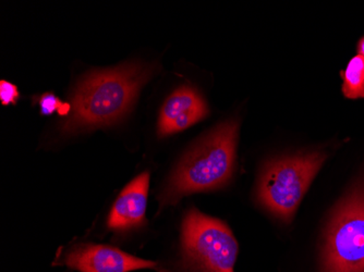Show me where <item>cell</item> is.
<instances>
[{
    "mask_svg": "<svg viewBox=\"0 0 364 272\" xmlns=\"http://www.w3.org/2000/svg\"><path fill=\"white\" fill-rule=\"evenodd\" d=\"M154 72L152 67L129 63L87 75L77 85L65 132L108 126L130 109L141 87Z\"/></svg>",
    "mask_w": 364,
    "mask_h": 272,
    "instance_id": "6da1fadb",
    "label": "cell"
},
{
    "mask_svg": "<svg viewBox=\"0 0 364 272\" xmlns=\"http://www.w3.org/2000/svg\"><path fill=\"white\" fill-rule=\"evenodd\" d=\"M238 130L237 120L224 122L183 157L161 194V207L176 205L190 194L220 189L231 179Z\"/></svg>",
    "mask_w": 364,
    "mask_h": 272,
    "instance_id": "7a4b0ae2",
    "label": "cell"
},
{
    "mask_svg": "<svg viewBox=\"0 0 364 272\" xmlns=\"http://www.w3.org/2000/svg\"><path fill=\"white\" fill-rule=\"evenodd\" d=\"M326 157L322 151H314L267 163L257 185L259 204L289 224Z\"/></svg>",
    "mask_w": 364,
    "mask_h": 272,
    "instance_id": "3957f363",
    "label": "cell"
},
{
    "mask_svg": "<svg viewBox=\"0 0 364 272\" xmlns=\"http://www.w3.org/2000/svg\"><path fill=\"white\" fill-rule=\"evenodd\" d=\"M322 272H364V175L339 202L329 221Z\"/></svg>",
    "mask_w": 364,
    "mask_h": 272,
    "instance_id": "277c9868",
    "label": "cell"
},
{
    "mask_svg": "<svg viewBox=\"0 0 364 272\" xmlns=\"http://www.w3.org/2000/svg\"><path fill=\"white\" fill-rule=\"evenodd\" d=\"M181 244L190 272H235L238 243L218 219L189 210L182 224Z\"/></svg>",
    "mask_w": 364,
    "mask_h": 272,
    "instance_id": "5b68a950",
    "label": "cell"
},
{
    "mask_svg": "<svg viewBox=\"0 0 364 272\" xmlns=\"http://www.w3.org/2000/svg\"><path fill=\"white\" fill-rule=\"evenodd\" d=\"M63 263L79 272H130L156 267L154 261L124 253L116 247L98 244H79L71 249Z\"/></svg>",
    "mask_w": 364,
    "mask_h": 272,
    "instance_id": "8992f818",
    "label": "cell"
},
{
    "mask_svg": "<svg viewBox=\"0 0 364 272\" xmlns=\"http://www.w3.org/2000/svg\"><path fill=\"white\" fill-rule=\"evenodd\" d=\"M208 114V108L200 94L185 85L173 92L161 108L159 133L161 136L186 130Z\"/></svg>",
    "mask_w": 364,
    "mask_h": 272,
    "instance_id": "52a82bcc",
    "label": "cell"
},
{
    "mask_svg": "<svg viewBox=\"0 0 364 272\" xmlns=\"http://www.w3.org/2000/svg\"><path fill=\"white\" fill-rule=\"evenodd\" d=\"M150 173H141L124 187L114 202L108 218V228L112 231H128L145 224L147 193Z\"/></svg>",
    "mask_w": 364,
    "mask_h": 272,
    "instance_id": "ba28073f",
    "label": "cell"
},
{
    "mask_svg": "<svg viewBox=\"0 0 364 272\" xmlns=\"http://www.w3.org/2000/svg\"><path fill=\"white\" fill-rule=\"evenodd\" d=\"M343 77V93L349 99L364 98V58L360 55L353 57L346 70L341 73Z\"/></svg>",
    "mask_w": 364,
    "mask_h": 272,
    "instance_id": "9c48e42d",
    "label": "cell"
},
{
    "mask_svg": "<svg viewBox=\"0 0 364 272\" xmlns=\"http://www.w3.org/2000/svg\"><path fill=\"white\" fill-rule=\"evenodd\" d=\"M41 112L44 116L54 114L55 111L60 112L63 103L53 94H45L40 98Z\"/></svg>",
    "mask_w": 364,
    "mask_h": 272,
    "instance_id": "30bf717a",
    "label": "cell"
},
{
    "mask_svg": "<svg viewBox=\"0 0 364 272\" xmlns=\"http://www.w3.org/2000/svg\"><path fill=\"white\" fill-rule=\"evenodd\" d=\"M18 98H19V91L16 85L7 81L0 82V99L3 105L16 104Z\"/></svg>",
    "mask_w": 364,
    "mask_h": 272,
    "instance_id": "8fae6325",
    "label": "cell"
},
{
    "mask_svg": "<svg viewBox=\"0 0 364 272\" xmlns=\"http://www.w3.org/2000/svg\"><path fill=\"white\" fill-rule=\"evenodd\" d=\"M358 53L364 58V38H362L358 43Z\"/></svg>",
    "mask_w": 364,
    "mask_h": 272,
    "instance_id": "7c38bea8",
    "label": "cell"
}]
</instances>
